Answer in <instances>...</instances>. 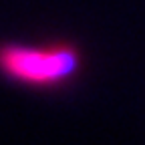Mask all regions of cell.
Instances as JSON below:
<instances>
[{"label":"cell","instance_id":"obj_1","mask_svg":"<svg viewBox=\"0 0 145 145\" xmlns=\"http://www.w3.org/2000/svg\"><path fill=\"white\" fill-rule=\"evenodd\" d=\"M79 65L75 50L67 46L52 50H36L8 46L0 50V67L10 77L26 83H54L69 77Z\"/></svg>","mask_w":145,"mask_h":145}]
</instances>
